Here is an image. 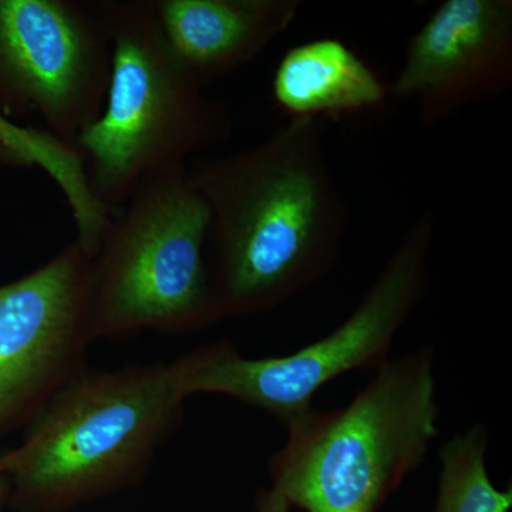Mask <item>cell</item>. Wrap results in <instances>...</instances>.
Segmentation results:
<instances>
[{
  "label": "cell",
  "mask_w": 512,
  "mask_h": 512,
  "mask_svg": "<svg viewBox=\"0 0 512 512\" xmlns=\"http://www.w3.org/2000/svg\"><path fill=\"white\" fill-rule=\"evenodd\" d=\"M110 69L96 2L0 0V113L36 114L73 146L103 110Z\"/></svg>",
  "instance_id": "cell-7"
},
{
  "label": "cell",
  "mask_w": 512,
  "mask_h": 512,
  "mask_svg": "<svg viewBox=\"0 0 512 512\" xmlns=\"http://www.w3.org/2000/svg\"><path fill=\"white\" fill-rule=\"evenodd\" d=\"M0 158L18 167L40 168L52 178L72 212L77 245L84 254L96 255L111 215L94 197L79 151L46 128L20 126L0 113Z\"/></svg>",
  "instance_id": "cell-12"
},
{
  "label": "cell",
  "mask_w": 512,
  "mask_h": 512,
  "mask_svg": "<svg viewBox=\"0 0 512 512\" xmlns=\"http://www.w3.org/2000/svg\"><path fill=\"white\" fill-rule=\"evenodd\" d=\"M291 505L285 500L284 495L278 493L274 488L262 491L258 497L256 512H289Z\"/></svg>",
  "instance_id": "cell-14"
},
{
  "label": "cell",
  "mask_w": 512,
  "mask_h": 512,
  "mask_svg": "<svg viewBox=\"0 0 512 512\" xmlns=\"http://www.w3.org/2000/svg\"><path fill=\"white\" fill-rule=\"evenodd\" d=\"M165 40L202 89L254 62L288 32L299 0H153Z\"/></svg>",
  "instance_id": "cell-10"
},
{
  "label": "cell",
  "mask_w": 512,
  "mask_h": 512,
  "mask_svg": "<svg viewBox=\"0 0 512 512\" xmlns=\"http://www.w3.org/2000/svg\"><path fill=\"white\" fill-rule=\"evenodd\" d=\"M211 212L187 168L150 175L111 215L92 259L90 338L190 335L220 322L205 242Z\"/></svg>",
  "instance_id": "cell-5"
},
{
  "label": "cell",
  "mask_w": 512,
  "mask_h": 512,
  "mask_svg": "<svg viewBox=\"0 0 512 512\" xmlns=\"http://www.w3.org/2000/svg\"><path fill=\"white\" fill-rule=\"evenodd\" d=\"M511 84V0H446L410 37L389 92L436 126L500 99Z\"/></svg>",
  "instance_id": "cell-9"
},
{
  "label": "cell",
  "mask_w": 512,
  "mask_h": 512,
  "mask_svg": "<svg viewBox=\"0 0 512 512\" xmlns=\"http://www.w3.org/2000/svg\"><path fill=\"white\" fill-rule=\"evenodd\" d=\"M10 490H12V487H10L9 474L3 466L2 460H0V512L3 511L10 500Z\"/></svg>",
  "instance_id": "cell-15"
},
{
  "label": "cell",
  "mask_w": 512,
  "mask_h": 512,
  "mask_svg": "<svg viewBox=\"0 0 512 512\" xmlns=\"http://www.w3.org/2000/svg\"><path fill=\"white\" fill-rule=\"evenodd\" d=\"M439 420L434 350L389 359L346 406L286 424L271 488L305 512H379L426 460Z\"/></svg>",
  "instance_id": "cell-3"
},
{
  "label": "cell",
  "mask_w": 512,
  "mask_h": 512,
  "mask_svg": "<svg viewBox=\"0 0 512 512\" xmlns=\"http://www.w3.org/2000/svg\"><path fill=\"white\" fill-rule=\"evenodd\" d=\"M436 215L421 212L400 238L349 318L315 342L286 356H242L228 340L173 360L185 399L220 394L286 424L308 412L333 380L370 373L390 359L394 339L429 292Z\"/></svg>",
  "instance_id": "cell-6"
},
{
  "label": "cell",
  "mask_w": 512,
  "mask_h": 512,
  "mask_svg": "<svg viewBox=\"0 0 512 512\" xmlns=\"http://www.w3.org/2000/svg\"><path fill=\"white\" fill-rule=\"evenodd\" d=\"M96 3L111 43L109 89L100 116L73 146L94 197L113 215L150 175L228 140L234 116L178 62L153 0Z\"/></svg>",
  "instance_id": "cell-2"
},
{
  "label": "cell",
  "mask_w": 512,
  "mask_h": 512,
  "mask_svg": "<svg viewBox=\"0 0 512 512\" xmlns=\"http://www.w3.org/2000/svg\"><path fill=\"white\" fill-rule=\"evenodd\" d=\"M272 94L291 119L319 120L379 109L390 97L373 67L333 37L289 49L276 66Z\"/></svg>",
  "instance_id": "cell-11"
},
{
  "label": "cell",
  "mask_w": 512,
  "mask_h": 512,
  "mask_svg": "<svg viewBox=\"0 0 512 512\" xmlns=\"http://www.w3.org/2000/svg\"><path fill=\"white\" fill-rule=\"evenodd\" d=\"M185 168L211 212L220 322L274 311L335 268L349 211L323 120L291 119L254 146Z\"/></svg>",
  "instance_id": "cell-1"
},
{
  "label": "cell",
  "mask_w": 512,
  "mask_h": 512,
  "mask_svg": "<svg viewBox=\"0 0 512 512\" xmlns=\"http://www.w3.org/2000/svg\"><path fill=\"white\" fill-rule=\"evenodd\" d=\"M173 362L126 365L77 377L0 454L10 500L55 511L134 483L184 419Z\"/></svg>",
  "instance_id": "cell-4"
},
{
  "label": "cell",
  "mask_w": 512,
  "mask_h": 512,
  "mask_svg": "<svg viewBox=\"0 0 512 512\" xmlns=\"http://www.w3.org/2000/svg\"><path fill=\"white\" fill-rule=\"evenodd\" d=\"M490 436L483 424L458 433L440 448L433 512H510L512 487H495L487 468Z\"/></svg>",
  "instance_id": "cell-13"
},
{
  "label": "cell",
  "mask_w": 512,
  "mask_h": 512,
  "mask_svg": "<svg viewBox=\"0 0 512 512\" xmlns=\"http://www.w3.org/2000/svg\"><path fill=\"white\" fill-rule=\"evenodd\" d=\"M92 259L76 242L0 286V437L26 429L86 373Z\"/></svg>",
  "instance_id": "cell-8"
}]
</instances>
